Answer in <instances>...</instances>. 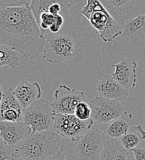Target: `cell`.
Masks as SVG:
<instances>
[{
    "mask_svg": "<svg viewBox=\"0 0 145 160\" xmlns=\"http://www.w3.org/2000/svg\"><path fill=\"white\" fill-rule=\"evenodd\" d=\"M46 40L30 7L0 9V43L28 59L44 50Z\"/></svg>",
    "mask_w": 145,
    "mask_h": 160,
    "instance_id": "obj_1",
    "label": "cell"
},
{
    "mask_svg": "<svg viewBox=\"0 0 145 160\" xmlns=\"http://www.w3.org/2000/svg\"><path fill=\"white\" fill-rule=\"evenodd\" d=\"M58 139L48 131L30 134L16 145L12 153L26 160H42L58 150Z\"/></svg>",
    "mask_w": 145,
    "mask_h": 160,
    "instance_id": "obj_2",
    "label": "cell"
},
{
    "mask_svg": "<svg viewBox=\"0 0 145 160\" xmlns=\"http://www.w3.org/2000/svg\"><path fill=\"white\" fill-rule=\"evenodd\" d=\"M97 30L104 42H111L122 35L119 24L100 0H87L80 12Z\"/></svg>",
    "mask_w": 145,
    "mask_h": 160,
    "instance_id": "obj_3",
    "label": "cell"
},
{
    "mask_svg": "<svg viewBox=\"0 0 145 160\" xmlns=\"http://www.w3.org/2000/svg\"><path fill=\"white\" fill-rule=\"evenodd\" d=\"M54 112L48 100H36L23 110L22 122L28 125L32 132L48 131L53 126Z\"/></svg>",
    "mask_w": 145,
    "mask_h": 160,
    "instance_id": "obj_4",
    "label": "cell"
},
{
    "mask_svg": "<svg viewBox=\"0 0 145 160\" xmlns=\"http://www.w3.org/2000/svg\"><path fill=\"white\" fill-rule=\"evenodd\" d=\"M107 139L103 130L90 129L75 142L77 160H99Z\"/></svg>",
    "mask_w": 145,
    "mask_h": 160,
    "instance_id": "obj_5",
    "label": "cell"
},
{
    "mask_svg": "<svg viewBox=\"0 0 145 160\" xmlns=\"http://www.w3.org/2000/svg\"><path fill=\"white\" fill-rule=\"evenodd\" d=\"M53 117L54 131L62 138L73 142H75L94 124V120L91 118L87 120H81L74 114L54 113Z\"/></svg>",
    "mask_w": 145,
    "mask_h": 160,
    "instance_id": "obj_6",
    "label": "cell"
},
{
    "mask_svg": "<svg viewBox=\"0 0 145 160\" xmlns=\"http://www.w3.org/2000/svg\"><path fill=\"white\" fill-rule=\"evenodd\" d=\"M75 42L70 36L56 35L46 40L43 58L51 63L72 59L75 56Z\"/></svg>",
    "mask_w": 145,
    "mask_h": 160,
    "instance_id": "obj_7",
    "label": "cell"
},
{
    "mask_svg": "<svg viewBox=\"0 0 145 160\" xmlns=\"http://www.w3.org/2000/svg\"><path fill=\"white\" fill-rule=\"evenodd\" d=\"M54 99L51 103L54 113L74 114L77 105L81 102H88L83 91H77L65 85H60L54 94Z\"/></svg>",
    "mask_w": 145,
    "mask_h": 160,
    "instance_id": "obj_8",
    "label": "cell"
},
{
    "mask_svg": "<svg viewBox=\"0 0 145 160\" xmlns=\"http://www.w3.org/2000/svg\"><path fill=\"white\" fill-rule=\"evenodd\" d=\"M91 118L100 123L106 124L122 116L124 106L120 101L96 96L90 103Z\"/></svg>",
    "mask_w": 145,
    "mask_h": 160,
    "instance_id": "obj_9",
    "label": "cell"
},
{
    "mask_svg": "<svg viewBox=\"0 0 145 160\" xmlns=\"http://www.w3.org/2000/svg\"><path fill=\"white\" fill-rule=\"evenodd\" d=\"M70 6L69 0H32L30 7L37 20L43 12L61 15L64 19H67L70 16Z\"/></svg>",
    "mask_w": 145,
    "mask_h": 160,
    "instance_id": "obj_10",
    "label": "cell"
},
{
    "mask_svg": "<svg viewBox=\"0 0 145 160\" xmlns=\"http://www.w3.org/2000/svg\"><path fill=\"white\" fill-rule=\"evenodd\" d=\"M32 132L31 128L22 121H0V136L11 147Z\"/></svg>",
    "mask_w": 145,
    "mask_h": 160,
    "instance_id": "obj_11",
    "label": "cell"
},
{
    "mask_svg": "<svg viewBox=\"0 0 145 160\" xmlns=\"http://www.w3.org/2000/svg\"><path fill=\"white\" fill-rule=\"evenodd\" d=\"M112 67L115 68V70L112 73L111 77L123 87L128 89L136 86L137 81L136 62L122 59L119 63L112 64Z\"/></svg>",
    "mask_w": 145,
    "mask_h": 160,
    "instance_id": "obj_12",
    "label": "cell"
},
{
    "mask_svg": "<svg viewBox=\"0 0 145 160\" xmlns=\"http://www.w3.org/2000/svg\"><path fill=\"white\" fill-rule=\"evenodd\" d=\"M95 89L101 97L121 102L127 100L129 96L128 89L109 75H104L99 81Z\"/></svg>",
    "mask_w": 145,
    "mask_h": 160,
    "instance_id": "obj_13",
    "label": "cell"
},
{
    "mask_svg": "<svg viewBox=\"0 0 145 160\" xmlns=\"http://www.w3.org/2000/svg\"><path fill=\"white\" fill-rule=\"evenodd\" d=\"M14 92L23 110L42 97V89L39 82L30 83L25 80L18 83L14 89Z\"/></svg>",
    "mask_w": 145,
    "mask_h": 160,
    "instance_id": "obj_14",
    "label": "cell"
},
{
    "mask_svg": "<svg viewBox=\"0 0 145 160\" xmlns=\"http://www.w3.org/2000/svg\"><path fill=\"white\" fill-rule=\"evenodd\" d=\"M121 36L133 44L145 46V14L127 20Z\"/></svg>",
    "mask_w": 145,
    "mask_h": 160,
    "instance_id": "obj_15",
    "label": "cell"
},
{
    "mask_svg": "<svg viewBox=\"0 0 145 160\" xmlns=\"http://www.w3.org/2000/svg\"><path fill=\"white\" fill-rule=\"evenodd\" d=\"M132 114L125 112L122 116L106 123L102 130L107 138L120 139L132 126Z\"/></svg>",
    "mask_w": 145,
    "mask_h": 160,
    "instance_id": "obj_16",
    "label": "cell"
},
{
    "mask_svg": "<svg viewBox=\"0 0 145 160\" xmlns=\"http://www.w3.org/2000/svg\"><path fill=\"white\" fill-rule=\"evenodd\" d=\"M129 152L119 139L107 138L99 160H130Z\"/></svg>",
    "mask_w": 145,
    "mask_h": 160,
    "instance_id": "obj_17",
    "label": "cell"
},
{
    "mask_svg": "<svg viewBox=\"0 0 145 160\" xmlns=\"http://www.w3.org/2000/svg\"><path fill=\"white\" fill-rule=\"evenodd\" d=\"M119 139L125 148L130 151L145 140V131L141 125L132 126L127 132Z\"/></svg>",
    "mask_w": 145,
    "mask_h": 160,
    "instance_id": "obj_18",
    "label": "cell"
},
{
    "mask_svg": "<svg viewBox=\"0 0 145 160\" xmlns=\"http://www.w3.org/2000/svg\"><path fill=\"white\" fill-rule=\"evenodd\" d=\"M21 58L11 48L0 43V68L9 67L15 69L19 65Z\"/></svg>",
    "mask_w": 145,
    "mask_h": 160,
    "instance_id": "obj_19",
    "label": "cell"
},
{
    "mask_svg": "<svg viewBox=\"0 0 145 160\" xmlns=\"http://www.w3.org/2000/svg\"><path fill=\"white\" fill-rule=\"evenodd\" d=\"M106 9L114 11L120 10L129 11L135 4V0H100Z\"/></svg>",
    "mask_w": 145,
    "mask_h": 160,
    "instance_id": "obj_20",
    "label": "cell"
},
{
    "mask_svg": "<svg viewBox=\"0 0 145 160\" xmlns=\"http://www.w3.org/2000/svg\"><path fill=\"white\" fill-rule=\"evenodd\" d=\"M91 112L89 102H81L77 105L74 115L80 120H87L91 118Z\"/></svg>",
    "mask_w": 145,
    "mask_h": 160,
    "instance_id": "obj_21",
    "label": "cell"
},
{
    "mask_svg": "<svg viewBox=\"0 0 145 160\" xmlns=\"http://www.w3.org/2000/svg\"><path fill=\"white\" fill-rule=\"evenodd\" d=\"M32 0H0V9L7 7H30Z\"/></svg>",
    "mask_w": 145,
    "mask_h": 160,
    "instance_id": "obj_22",
    "label": "cell"
},
{
    "mask_svg": "<svg viewBox=\"0 0 145 160\" xmlns=\"http://www.w3.org/2000/svg\"><path fill=\"white\" fill-rule=\"evenodd\" d=\"M12 150L9 146L0 136V160H8L11 155Z\"/></svg>",
    "mask_w": 145,
    "mask_h": 160,
    "instance_id": "obj_23",
    "label": "cell"
},
{
    "mask_svg": "<svg viewBox=\"0 0 145 160\" xmlns=\"http://www.w3.org/2000/svg\"><path fill=\"white\" fill-rule=\"evenodd\" d=\"M130 152L133 153L135 160H145V140Z\"/></svg>",
    "mask_w": 145,
    "mask_h": 160,
    "instance_id": "obj_24",
    "label": "cell"
},
{
    "mask_svg": "<svg viewBox=\"0 0 145 160\" xmlns=\"http://www.w3.org/2000/svg\"><path fill=\"white\" fill-rule=\"evenodd\" d=\"M66 159L65 149L64 146L62 145L56 153L48 156L42 160H66Z\"/></svg>",
    "mask_w": 145,
    "mask_h": 160,
    "instance_id": "obj_25",
    "label": "cell"
},
{
    "mask_svg": "<svg viewBox=\"0 0 145 160\" xmlns=\"http://www.w3.org/2000/svg\"><path fill=\"white\" fill-rule=\"evenodd\" d=\"M8 160H26L23 158H22V157H21L19 155H17L16 154H14V153H11V157Z\"/></svg>",
    "mask_w": 145,
    "mask_h": 160,
    "instance_id": "obj_26",
    "label": "cell"
},
{
    "mask_svg": "<svg viewBox=\"0 0 145 160\" xmlns=\"http://www.w3.org/2000/svg\"><path fill=\"white\" fill-rule=\"evenodd\" d=\"M3 92L2 91V88H1V86L0 84V105H1V102L3 99Z\"/></svg>",
    "mask_w": 145,
    "mask_h": 160,
    "instance_id": "obj_27",
    "label": "cell"
},
{
    "mask_svg": "<svg viewBox=\"0 0 145 160\" xmlns=\"http://www.w3.org/2000/svg\"><path fill=\"white\" fill-rule=\"evenodd\" d=\"M66 160H68V159H67H67H66Z\"/></svg>",
    "mask_w": 145,
    "mask_h": 160,
    "instance_id": "obj_28",
    "label": "cell"
}]
</instances>
